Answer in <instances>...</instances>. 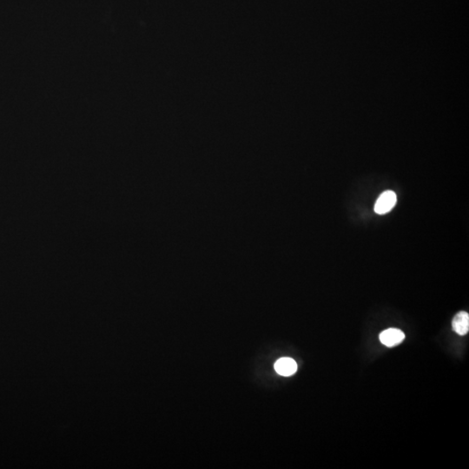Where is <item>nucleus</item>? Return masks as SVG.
<instances>
[{
  "instance_id": "obj_1",
  "label": "nucleus",
  "mask_w": 469,
  "mask_h": 469,
  "mask_svg": "<svg viewBox=\"0 0 469 469\" xmlns=\"http://www.w3.org/2000/svg\"><path fill=\"white\" fill-rule=\"evenodd\" d=\"M397 203V196L392 190L381 194L375 204V212L378 215H385L391 212Z\"/></svg>"
},
{
  "instance_id": "obj_2",
  "label": "nucleus",
  "mask_w": 469,
  "mask_h": 469,
  "mask_svg": "<svg viewBox=\"0 0 469 469\" xmlns=\"http://www.w3.org/2000/svg\"><path fill=\"white\" fill-rule=\"evenodd\" d=\"M405 335L397 329H388L380 334V341L387 347H394L404 340Z\"/></svg>"
},
{
  "instance_id": "obj_3",
  "label": "nucleus",
  "mask_w": 469,
  "mask_h": 469,
  "mask_svg": "<svg viewBox=\"0 0 469 469\" xmlns=\"http://www.w3.org/2000/svg\"><path fill=\"white\" fill-rule=\"evenodd\" d=\"M275 369L280 376H290L294 375L298 370V364L293 359L281 358L275 363Z\"/></svg>"
},
{
  "instance_id": "obj_4",
  "label": "nucleus",
  "mask_w": 469,
  "mask_h": 469,
  "mask_svg": "<svg viewBox=\"0 0 469 469\" xmlns=\"http://www.w3.org/2000/svg\"><path fill=\"white\" fill-rule=\"evenodd\" d=\"M453 330L460 336H465L469 333V315L465 311L459 312L456 314L452 322Z\"/></svg>"
}]
</instances>
